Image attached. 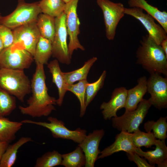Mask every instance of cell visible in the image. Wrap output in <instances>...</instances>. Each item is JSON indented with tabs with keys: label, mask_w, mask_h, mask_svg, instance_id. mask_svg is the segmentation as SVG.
I'll list each match as a JSON object with an SVG mask.
<instances>
[{
	"label": "cell",
	"mask_w": 167,
	"mask_h": 167,
	"mask_svg": "<svg viewBox=\"0 0 167 167\" xmlns=\"http://www.w3.org/2000/svg\"><path fill=\"white\" fill-rule=\"evenodd\" d=\"M35 71L31 81L32 96L27 100L26 106H19L24 115L32 118L47 116L56 109L57 99L49 96L45 83L44 65L37 64Z\"/></svg>",
	"instance_id": "6da1fadb"
},
{
	"label": "cell",
	"mask_w": 167,
	"mask_h": 167,
	"mask_svg": "<svg viewBox=\"0 0 167 167\" xmlns=\"http://www.w3.org/2000/svg\"><path fill=\"white\" fill-rule=\"evenodd\" d=\"M137 63L151 74L167 75V57L160 45L148 34L143 36L136 53Z\"/></svg>",
	"instance_id": "7a4b0ae2"
},
{
	"label": "cell",
	"mask_w": 167,
	"mask_h": 167,
	"mask_svg": "<svg viewBox=\"0 0 167 167\" xmlns=\"http://www.w3.org/2000/svg\"><path fill=\"white\" fill-rule=\"evenodd\" d=\"M0 88L24 102L31 92V82L24 70L0 68Z\"/></svg>",
	"instance_id": "3957f363"
},
{
	"label": "cell",
	"mask_w": 167,
	"mask_h": 167,
	"mask_svg": "<svg viewBox=\"0 0 167 167\" xmlns=\"http://www.w3.org/2000/svg\"><path fill=\"white\" fill-rule=\"evenodd\" d=\"M41 13L39 2L28 3L24 0H19L16 8L11 13L2 17L0 24L13 30L36 21Z\"/></svg>",
	"instance_id": "277c9868"
},
{
	"label": "cell",
	"mask_w": 167,
	"mask_h": 167,
	"mask_svg": "<svg viewBox=\"0 0 167 167\" xmlns=\"http://www.w3.org/2000/svg\"><path fill=\"white\" fill-rule=\"evenodd\" d=\"M152 104L148 100L143 99L136 109L125 111L120 116L112 118L113 127L120 131L132 133L139 129V127L146 117Z\"/></svg>",
	"instance_id": "5b68a950"
},
{
	"label": "cell",
	"mask_w": 167,
	"mask_h": 167,
	"mask_svg": "<svg viewBox=\"0 0 167 167\" xmlns=\"http://www.w3.org/2000/svg\"><path fill=\"white\" fill-rule=\"evenodd\" d=\"M47 120L49 122L28 119L20 122L23 124H33L43 127L49 129L54 138L70 139L79 144L82 142L87 135L86 130L79 128L75 130H70L65 126L62 121L55 118L49 117Z\"/></svg>",
	"instance_id": "8992f818"
},
{
	"label": "cell",
	"mask_w": 167,
	"mask_h": 167,
	"mask_svg": "<svg viewBox=\"0 0 167 167\" xmlns=\"http://www.w3.org/2000/svg\"><path fill=\"white\" fill-rule=\"evenodd\" d=\"M55 31L52 42V55L60 62L69 65L71 63V57L67 43L68 33L64 12L55 17Z\"/></svg>",
	"instance_id": "52a82bcc"
},
{
	"label": "cell",
	"mask_w": 167,
	"mask_h": 167,
	"mask_svg": "<svg viewBox=\"0 0 167 167\" xmlns=\"http://www.w3.org/2000/svg\"><path fill=\"white\" fill-rule=\"evenodd\" d=\"M34 60L29 52L12 44L0 53V68L24 70L28 68Z\"/></svg>",
	"instance_id": "ba28073f"
},
{
	"label": "cell",
	"mask_w": 167,
	"mask_h": 167,
	"mask_svg": "<svg viewBox=\"0 0 167 167\" xmlns=\"http://www.w3.org/2000/svg\"><path fill=\"white\" fill-rule=\"evenodd\" d=\"M79 0H71L66 3L63 11L66 15V24L69 36V51L71 57L75 50H85L78 37L80 33V24L77 11Z\"/></svg>",
	"instance_id": "9c48e42d"
},
{
	"label": "cell",
	"mask_w": 167,
	"mask_h": 167,
	"mask_svg": "<svg viewBox=\"0 0 167 167\" xmlns=\"http://www.w3.org/2000/svg\"><path fill=\"white\" fill-rule=\"evenodd\" d=\"M96 2L103 12L106 36L108 40H113L118 25L125 14V7L121 3H115L109 0H96Z\"/></svg>",
	"instance_id": "30bf717a"
},
{
	"label": "cell",
	"mask_w": 167,
	"mask_h": 167,
	"mask_svg": "<svg viewBox=\"0 0 167 167\" xmlns=\"http://www.w3.org/2000/svg\"><path fill=\"white\" fill-rule=\"evenodd\" d=\"M13 45L30 53L33 56L37 43L41 36L36 21L13 30Z\"/></svg>",
	"instance_id": "8fae6325"
},
{
	"label": "cell",
	"mask_w": 167,
	"mask_h": 167,
	"mask_svg": "<svg viewBox=\"0 0 167 167\" xmlns=\"http://www.w3.org/2000/svg\"><path fill=\"white\" fill-rule=\"evenodd\" d=\"M124 13L140 22L148 34L157 44L160 45L164 40L167 38V32L159 24L155 22V19L152 16L144 13L142 9L137 7L125 8Z\"/></svg>",
	"instance_id": "7c38bea8"
},
{
	"label": "cell",
	"mask_w": 167,
	"mask_h": 167,
	"mask_svg": "<svg viewBox=\"0 0 167 167\" xmlns=\"http://www.w3.org/2000/svg\"><path fill=\"white\" fill-rule=\"evenodd\" d=\"M147 91L151 95L148 99L152 105L159 109L167 107V78L156 73L151 74L147 80Z\"/></svg>",
	"instance_id": "4fadbf2b"
},
{
	"label": "cell",
	"mask_w": 167,
	"mask_h": 167,
	"mask_svg": "<svg viewBox=\"0 0 167 167\" xmlns=\"http://www.w3.org/2000/svg\"><path fill=\"white\" fill-rule=\"evenodd\" d=\"M105 131L103 129L94 130L86 135L78 146L82 148L85 156V167H94L101 153L99 149L100 142L104 136Z\"/></svg>",
	"instance_id": "5bb4252c"
},
{
	"label": "cell",
	"mask_w": 167,
	"mask_h": 167,
	"mask_svg": "<svg viewBox=\"0 0 167 167\" xmlns=\"http://www.w3.org/2000/svg\"><path fill=\"white\" fill-rule=\"evenodd\" d=\"M127 90L123 87L115 88L112 93L110 100L107 102H103L100 108L104 118L110 120L117 117V112L124 108L126 101Z\"/></svg>",
	"instance_id": "9a60e30c"
},
{
	"label": "cell",
	"mask_w": 167,
	"mask_h": 167,
	"mask_svg": "<svg viewBox=\"0 0 167 167\" xmlns=\"http://www.w3.org/2000/svg\"><path fill=\"white\" fill-rule=\"evenodd\" d=\"M132 133L121 131L115 137V141L111 145L101 152L98 159H102L120 151H124L127 154H132L135 152L136 148L134 144L132 139Z\"/></svg>",
	"instance_id": "2e32d148"
},
{
	"label": "cell",
	"mask_w": 167,
	"mask_h": 167,
	"mask_svg": "<svg viewBox=\"0 0 167 167\" xmlns=\"http://www.w3.org/2000/svg\"><path fill=\"white\" fill-rule=\"evenodd\" d=\"M155 145L154 150L144 152L140 148H136L135 152L140 157H144L153 167L156 164L159 167H166L167 147L165 140L157 139Z\"/></svg>",
	"instance_id": "e0dca14e"
},
{
	"label": "cell",
	"mask_w": 167,
	"mask_h": 167,
	"mask_svg": "<svg viewBox=\"0 0 167 167\" xmlns=\"http://www.w3.org/2000/svg\"><path fill=\"white\" fill-rule=\"evenodd\" d=\"M147 79L143 76L139 78L138 84L134 88L127 90L126 104L124 107L125 111L135 110L138 104L143 99V97L147 92Z\"/></svg>",
	"instance_id": "ac0fdd59"
},
{
	"label": "cell",
	"mask_w": 167,
	"mask_h": 167,
	"mask_svg": "<svg viewBox=\"0 0 167 167\" xmlns=\"http://www.w3.org/2000/svg\"><path fill=\"white\" fill-rule=\"evenodd\" d=\"M47 65L49 72L52 76V82L57 86L58 91V97L56 104L61 106L62 104L65 94L67 91V84L61 70L58 61L56 59L51 61Z\"/></svg>",
	"instance_id": "d6986e66"
},
{
	"label": "cell",
	"mask_w": 167,
	"mask_h": 167,
	"mask_svg": "<svg viewBox=\"0 0 167 167\" xmlns=\"http://www.w3.org/2000/svg\"><path fill=\"white\" fill-rule=\"evenodd\" d=\"M131 7H137L144 10L152 16L167 32V12L161 11L156 7L148 3L146 0H128Z\"/></svg>",
	"instance_id": "ffe728a7"
},
{
	"label": "cell",
	"mask_w": 167,
	"mask_h": 167,
	"mask_svg": "<svg viewBox=\"0 0 167 167\" xmlns=\"http://www.w3.org/2000/svg\"><path fill=\"white\" fill-rule=\"evenodd\" d=\"M21 122L10 120L5 117H0V141L11 142L23 125Z\"/></svg>",
	"instance_id": "44dd1931"
},
{
	"label": "cell",
	"mask_w": 167,
	"mask_h": 167,
	"mask_svg": "<svg viewBox=\"0 0 167 167\" xmlns=\"http://www.w3.org/2000/svg\"><path fill=\"white\" fill-rule=\"evenodd\" d=\"M32 139L28 137H22L11 145H9L2 155L0 161V167H11L17 158L19 149L23 145L32 141Z\"/></svg>",
	"instance_id": "7402d4cb"
},
{
	"label": "cell",
	"mask_w": 167,
	"mask_h": 167,
	"mask_svg": "<svg viewBox=\"0 0 167 167\" xmlns=\"http://www.w3.org/2000/svg\"><path fill=\"white\" fill-rule=\"evenodd\" d=\"M36 24L41 36L52 42L55 31V18L41 13L37 18Z\"/></svg>",
	"instance_id": "603a6c76"
},
{
	"label": "cell",
	"mask_w": 167,
	"mask_h": 167,
	"mask_svg": "<svg viewBox=\"0 0 167 167\" xmlns=\"http://www.w3.org/2000/svg\"><path fill=\"white\" fill-rule=\"evenodd\" d=\"M52 54V42L41 36L37 43L33 56L36 64L47 65Z\"/></svg>",
	"instance_id": "cb8c5ba5"
},
{
	"label": "cell",
	"mask_w": 167,
	"mask_h": 167,
	"mask_svg": "<svg viewBox=\"0 0 167 167\" xmlns=\"http://www.w3.org/2000/svg\"><path fill=\"white\" fill-rule=\"evenodd\" d=\"M97 59L96 57H93L85 62L81 68L70 72H63L67 85L73 84L77 81L86 80L91 67Z\"/></svg>",
	"instance_id": "d4e9b609"
},
{
	"label": "cell",
	"mask_w": 167,
	"mask_h": 167,
	"mask_svg": "<svg viewBox=\"0 0 167 167\" xmlns=\"http://www.w3.org/2000/svg\"><path fill=\"white\" fill-rule=\"evenodd\" d=\"M62 160L61 165L66 167H81L85 166L86 160L84 153L78 145L72 152L62 154Z\"/></svg>",
	"instance_id": "484cf974"
},
{
	"label": "cell",
	"mask_w": 167,
	"mask_h": 167,
	"mask_svg": "<svg viewBox=\"0 0 167 167\" xmlns=\"http://www.w3.org/2000/svg\"><path fill=\"white\" fill-rule=\"evenodd\" d=\"M167 117H161L157 121H148L143 126L146 132L152 130L156 138L161 140H165L167 137Z\"/></svg>",
	"instance_id": "4316f807"
},
{
	"label": "cell",
	"mask_w": 167,
	"mask_h": 167,
	"mask_svg": "<svg viewBox=\"0 0 167 167\" xmlns=\"http://www.w3.org/2000/svg\"><path fill=\"white\" fill-rule=\"evenodd\" d=\"M39 3L41 13L55 18L63 12L66 4L63 0H41Z\"/></svg>",
	"instance_id": "83f0119b"
},
{
	"label": "cell",
	"mask_w": 167,
	"mask_h": 167,
	"mask_svg": "<svg viewBox=\"0 0 167 167\" xmlns=\"http://www.w3.org/2000/svg\"><path fill=\"white\" fill-rule=\"evenodd\" d=\"M88 83L87 79L79 81L76 84H68L66 86L67 91L74 94L79 101L80 107L79 116L80 117L84 116L87 108L85 104V91Z\"/></svg>",
	"instance_id": "f1b7e54d"
},
{
	"label": "cell",
	"mask_w": 167,
	"mask_h": 167,
	"mask_svg": "<svg viewBox=\"0 0 167 167\" xmlns=\"http://www.w3.org/2000/svg\"><path fill=\"white\" fill-rule=\"evenodd\" d=\"M132 139L135 146L140 148L142 147L150 148L155 145L157 140L153 132H145L139 129L132 133Z\"/></svg>",
	"instance_id": "f546056e"
},
{
	"label": "cell",
	"mask_w": 167,
	"mask_h": 167,
	"mask_svg": "<svg viewBox=\"0 0 167 167\" xmlns=\"http://www.w3.org/2000/svg\"><path fill=\"white\" fill-rule=\"evenodd\" d=\"M16 107L15 97L0 88V117L9 115Z\"/></svg>",
	"instance_id": "4dcf8cb0"
},
{
	"label": "cell",
	"mask_w": 167,
	"mask_h": 167,
	"mask_svg": "<svg viewBox=\"0 0 167 167\" xmlns=\"http://www.w3.org/2000/svg\"><path fill=\"white\" fill-rule=\"evenodd\" d=\"M62 160V154L54 150L48 152L36 160L35 167H53L61 165Z\"/></svg>",
	"instance_id": "1f68e13d"
},
{
	"label": "cell",
	"mask_w": 167,
	"mask_h": 167,
	"mask_svg": "<svg viewBox=\"0 0 167 167\" xmlns=\"http://www.w3.org/2000/svg\"><path fill=\"white\" fill-rule=\"evenodd\" d=\"M106 71H104L98 79L92 83H88L85 91V104L86 107L92 101L99 90L103 87L106 77Z\"/></svg>",
	"instance_id": "d6a6232c"
},
{
	"label": "cell",
	"mask_w": 167,
	"mask_h": 167,
	"mask_svg": "<svg viewBox=\"0 0 167 167\" xmlns=\"http://www.w3.org/2000/svg\"><path fill=\"white\" fill-rule=\"evenodd\" d=\"M0 39L2 41L4 48L12 45L13 43V31L8 27L0 24Z\"/></svg>",
	"instance_id": "836d02e7"
},
{
	"label": "cell",
	"mask_w": 167,
	"mask_h": 167,
	"mask_svg": "<svg viewBox=\"0 0 167 167\" xmlns=\"http://www.w3.org/2000/svg\"><path fill=\"white\" fill-rule=\"evenodd\" d=\"M128 159L134 162L138 167H153L148 163L145 159L142 158L135 152L132 154H126Z\"/></svg>",
	"instance_id": "e575fe53"
},
{
	"label": "cell",
	"mask_w": 167,
	"mask_h": 167,
	"mask_svg": "<svg viewBox=\"0 0 167 167\" xmlns=\"http://www.w3.org/2000/svg\"><path fill=\"white\" fill-rule=\"evenodd\" d=\"M9 143L5 141H0V161L2 155Z\"/></svg>",
	"instance_id": "d590c367"
},
{
	"label": "cell",
	"mask_w": 167,
	"mask_h": 167,
	"mask_svg": "<svg viewBox=\"0 0 167 167\" xmlns=\"http://www.w3.org/2000/svg\"><path fill=\"white\" fill-rule=\"evenodd\" d=\"M160 45L167 57V38L161 42Z\"/></svg>",
	"instance_id": "8d00e7d4"
},
{
	"label": "cell",
	"mask_w": 167,
	"mask_h": 167,
	"mask_svg": "<svg viewBox=\"0 0 167 167\" xmlns=\"http://www.w3.org/2000/svg\"><path fill=\"white\" fill-rule=\"evenodd\" d=\"M4 48V46L1 40L0 39V53Z\"/></svg>",
	"instance_id": "74e56055"
},
{
	"label": "cell",
	"mask_w": 167,
	"mask_h": 167,
	"mask_svg": "<svg viewBox=\"0 0 167 167\" xmlns=\"http://www.w3.org/2000/svg\"><path fill=\"white\" fill-rule=\"evenodd\" d=\"M71 0H63V1L65 3H67L70 1Z\"/></svg>",
	"instance_id": "f35d334b"
},
{
	"label": "cell",
	"mask_w": 167,
	"mask_h": 167,
	"mask_svg": "<svg viewBox=\"0 0 167 167\" xmlns=\"http://www.w3.org/2000/svg\"><path fill=\"white\" fill-rule=\"evenodd\" d=\"M2 17V16H1V15H0V19H1V17Z\"/></svg>",
	"instance_id": "ab89813d"
}]
</instances>
